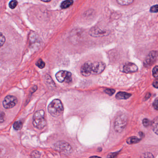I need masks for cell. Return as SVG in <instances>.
<instances>
[{"label": "cell", "instance_id": "obj_1", "mask_svg": "<svg viewBox=\"0 0 158 158\" xmlns=\"http://www.w3.org/2000/svg\"><path fill=\"white\" fill-rule=\"evenodd\" d=\"M48 111L53 117L60 116L64 111V107L61 101L59 99L52 101L48 107Z\"/></svg>", "mask_w": 158, "mask_h": 158}, {"label": "cell", "instance_id": "obj_2", "mask_svg": "<svg viewBox=\"0 0 158 158\" xmlns=\"http://www.w3.org/2000/svg\"><path fill=\"white\" fill-rule=\"evenodd\" d=\"M33 124L39 129H42L47 124L45 118V112L43 110H39L35 113L33 117Z\"/></svg>", "mask_w": 158, "mask_h": 158}, {"label": "cell", "instance_id": "obj_3", "mask_svg": "<svg viewBox=\"0 0 158 158\" xmlns=\"http://www.w3.org/2000/svg\"><path fill=\"white\" fill-rule=\"evenodd\" d=\"M127 118L124 114L119 115L116 117L114 123V129L117 133L123 132L127 124Z\"/></svg>", "mask_w": 158, "mask_h": 158}, {"label": "cell", "instance_id": "obj_4", "mask_svg": "<svg viewBox=\"0 0 158 158\" xmlns=\"http://www.w3.org/2000/svg\"><path fill=\"white\" fill-rule=\"evenodd\" d=\"M56 150L65 155H69L73 152V149L70 144L65 141H59L55 144Z\"/></svg>", "mask_w": 158, "mask_h": 158}, {"label": "cell", "instance_id": "obj_5", "mask_svg": "<svg viewBox=\"0 0 158 158\" xmlns=\"http://www.w3.org/2000/svg\"><path fill=\"white\" fill-rule=\"evenodd\" d=\"M56 79L60 83H70L72 81V74L66 71H60L57 73Z\"/></svg>", "mask_w": 158, "mask_h": 158}, {"label": "cell", "instance_id": "obj_6", "mask_svg": "<svg viewBox=\"0 0 158 158\" xmlns=\"http://www.w3.org/2000/svg\"><path fill=\"white\" fill-rule=\"evenodd\" d=\"M105 67L106 65L102 62L97 61L94 63L92 62L91 74L95 75L99 74L104 71Z\"/></svg>", "mask_w": 158, "mask_h": 158}, {"label": "cell", "instance_id": "obj_7", "mask_svg": "<svg viewBox=\"0 0 158 158\" xmlns=\"http://www.w3.org/2000/svg\"><path fill=\"white\" fill-rule=\"evenodd\" d=\"M18 102L17 98L13 96H7L3 100L2 105L6 109H11L14 107Z\"/></svg>", "mask_w": 158, "mask_h": 158}, {"label": "cell", "instance_id": "obj_8", "mask_svg": "<svg viewBox=\"0 0 158 158\" xmlns=\"http://www.w3.org/2000/svg\"><path fill=\"white\" fill-rule=\"evenodd\" d=\"M157 55L158 53L156 51H152L150 52L144 61V66L148 68L153 65L157 60Z\"/></svg>", "mask_w": 158, "mask_h": 158}, {"label": "cell", "instance_id": "obj_9", "mask_svg": "<svg viewBox=\"0 0 158 158\" xmlns=\"http://www.w3.org/2000/svg\"><path fill=\"white\" fill-rule=\"evenodd\" d=\"M91 61H87L85 63L81 68V73L82 75L85 77H88L91 74Z\"/></svg>", "mask_w": 158, "mask_h": 158}, {"label": "cell", "instance_id": "obj_10", "mask_svg": "<svg viewBox=\"0 0 158 158\" xmlns=\"http://www.w3.org/2000/svg\"><path fill=\"white\" fill-rule=\"evenodd\" d=\"M108 35L107 31L101 30L98 27H93L89 31V35L92 37H103Z\"/></svg>", "mask_w": 158, "mask_h": 158}, {"label": "cell", "instance_id": "obj_11", "mask_svg": "<svg viewBox=\"0 0 158 158\" xmlns=\"http://www.w3.org/2000/svg\"><path fill=\"white\" fill-rule=\"evenodd\" d=\"M138 70V68L136 64L132 63H128L124 65L123 72L126 73H135L137 72Z\"/></svg>", "mask_w": 158, "mask_h": 158}, {"label": "cell", "instance_id": "obj_12", "mask_svg": "<svg viewBox=\"0 0 158 158\" xmlns=\"http://www.w3.org/2000/svg\"><path fill=\"white\" fill-rule=\"evenodd\" d=\"M132 96L131 94L125 92H119L116 96L115 98L118 100H126Z\"/></svg>", "mask_w": 158, "mask_h": 158}, {"label": "cell", "instance_id": "obj_13", "mask_svg": "<svg viewBox=\"0 0 158 158\" xmlns=\"http://www.w3.org/2000/svg\"><path fill=\"white\" fill-rule=\"evenodd\" d=\"M73 4V0H64L61 4L60 7L62 9H66L72 6Z\"/></svg>", "mask_w": 158, "mask_h": 158}, {"label": "cell", "instance_id": "obj_14", "mask_svg": "<svg viewBox=\"0 0 158 158\" xmlns=\"http://www.w3.org/2000/svg\"><path fill=\"white\" fill-rule=\"evenodd\" d=\"M140 141V139L135 136L130 137L127 140V143L128 144H134L138 143Z\"/></svg>", "mask_w": 158, "mask_h": 158}, {"label": "cell", "instance_id": "obj_15", "mask_svg": "<svg viewBox=\"0 0 158 158\" xmlns=\"http://www.w3.org/2000/svg\"><path fill=\"white\" fill-rule=\"evenodd\" d=\"M116 2L121 6H127L133 3L134 0H116Z\"/></svg>", "mask_w": 158, "mask_h": 158}, {"label": "cell", "instance_id": "obj_16", "mask_svg": "<svg viewBox=\"0 0 158 158\" xmlns=\"http://www.w3.org/2000/svg\"><path fill=\"white\" fill-rule=\"evenodd\" d=\"M158 117H156L155 118V120L153 121V122H152V128L153 131H154V133L156 134V135H158Z\"/></svg>", "mask_w": 158, "mask_h": 158}, {"label": "cell", "instance_id": "obj_17", "mask_svg": "<svg viewBox=\"0 0 158 158\" xmlns=\"http://www.w3.org/2000/svg\"><path fill=\"white\" fill-rule=\"evenodd\" d=\"M23 123L21 121L15 122L13 124V127L16 130H20L23 127Z\"/></svg>", "mask_w": 158, "mask_h": 158}, {"label": "cell", "instance_id": "obj_18", "mask_svg": "<svg viewBox=\"0 0 158 158\" xmlns=\"http://www.w3.org/2000/svg\"><path fill=\"white\" fill-rule=\"evenodd\" d=\"M37 66L39 67V68H40V69H43L44 67H45V65H46V64L41 59H40L38 61L36 62Z\"/></svg>", "mask_w": 158, "mask_h": 158}, {"label": "cell", "instance_id": "obj_19", "mask_svg": "<svg viewBox=\"0 0 158 158\" xmlns=\"http://www.w3.org/2000/svg\"><path fill=\"white\" fill-rule=\"evenodd\" d=\"M17 4H18V2L16 0H12L9 3V7L10 9H14L16 8Z\"/></svg>", "mask_w": 158, "mask_h": 158}, {"label": "cell", "instance_id": "obj_20", "mask_svg": "<svg viewBox=\"0 0 158 158\" xmlns=\"http://www.w3.org/2000/svg\"><path fill=\"white\" fill-rule=\"evenodd\" d=\"M6 41V39L3 34L0 33V48L3 46Z\"/></svg>", "mask_w": 158, "mask_h": 158}, {"label": "cell", "instance_id": "obj_21", "mask_svg": "<svg viewBox=\"0 0 158 158\" xmlns=\"http://www.w3.org/2000/svg\"><path fill=\"white\" fill-rule=\"evenodd\" d=\"M158 66L157 65H156L154 68L152 69V75H153V77H155V78H157L158 76Z\"/></svg>", "mask_w": 158, "mask_h": 158}, {"label": "cell", "instance_id": "obj_22", "mask_svg": "<svg viewBox=\"0 0 158 158\" xmlns=\"http://www.w3.org/2000/svg\"><path fill=\"white\" fill-rule=\"evenodd\" d=\"M151 124V121L148 119L145 118L143 120V124L145 127H148Z\"/></svg>", "mask_w": 158, "mask_h": 158}, {"label": "cell", "instance_id": "obj_23", "mask_svg": "<svg viewBox=\"0 0 158 158\" xmlns=\"http://www.w3.org/2000/svg\"><path fill=\"white\" fill-rule=\"evenodd\" d=\"M150 11L151 13H157L158 12V5L156 4V5H153L152 7H151L150 9Z\"/></svg>", "mask_w": 158, "mask_h": 158}, {"label": "cell", "instance_id": "obj_24", "mask_svg": "<svg viewBox=\"0 0 158 158\" xmlns=\"http://www.w3.org/2000/svg\"><path fill=\"white\" fill-rule=\"evenodd\" d=\"M104 92H105L106 94L110 95V96H112V95L115 93V90L113 89H105V90H104Z\"/></svg>", "mask_w": 158, "mask_h": 158}, {"label": "cell", "instance_id": "obj_25", "mask_svg": "<svg viewBox=\"0 0 158 158\" xmlns=\"http://www.w3.org/2000/svg\"><path fill=\"white\" fill-rule=\"evenodd\" d=\"M5 114L4 113H0V123H3L5 121Z\"/></svg>", "mask_w": 158, "mask_h": 158}, {"label": "cell", "instance_id": "obj_26", "mask_svg": "<svg viewBox=\"0 0 158 158\" xmlns=\"http://www.w3.org/2000/svg\"><path fill=\"white\" fill-rule=\"evenodd\" d=\"M158 98H156L153 103V108L156 110H158Z\"/></svg>", "mask_w": 158, "mask_h": 158}, {"label": "cell", "instance_id": "obj_27", "mask_svg": "<svg viewBox=\"0 0 158 158\" xmlns=\"http://www.w3.org/2000/svg\"><path fill=\"white\" fill-rule=\"evenodd\" d=\"M152 85L155 88H158V80L156 79L154 82L152 83Z\"/></svg>", "mask_w": 158, "mask_h": 158}, {"label": "cell", "instance_id": "obj_28", "mask_svg": "<svg viewBox=\"0 0 158 158\" xmlns=\"http://www.w3.org/2000/svg\"><path fill=\"white\" fill-rule=\"evenodd\" d=\"M41 1H42V2H48L51 1L52 0H41Z\"/></svg>", "mask_w": 158, "mask_h": 158}, {"label": "cell", "instance_id": "obj_29", "mask_svg": "<svg viewBox=\"0 0 158 158\" xmlns=\"http://www.w3.org/2000/svg\"><path fill=\"white\" fill-rule=\"evenodd\" d=\"M139 135L140 137H143V135H144V134L141 132H139Z\"/></svg>", "mask_w": 158, "mask_h": 158}]
</instances>
